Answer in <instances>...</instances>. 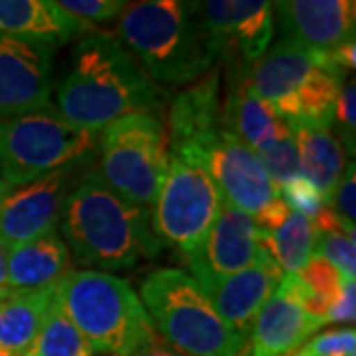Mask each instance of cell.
Masks as SVG:
<instances>
[{"instance_id":"obj_1","label":"cell","mask_w":356,"mask_h":356,"mask_svg":"<svg viewBox=\"0 0 356 356\" xmlns=\"http://www.w3.org/2000/svg\"><path fill=\"white\" fill-rule=\"evenodd\" d=\"M56 97L67 123L99 133L121 117L154 111L159 91L121 40L91 34L72 51Z\"/></svg>"},{"instance_id":"obj_2","label":"cell","mask_w":356,"mask_h":356,"mask_svg":"<svg viewBox=\"0 0 356 356\" xmlns=\"http://www.w3.org/2000/svg\"><path fill=\"white\" fill-rule=\"evenodd\" d=\"M60 222L70 255L93 271H123L161 250L149 210L111 191L99 172L67 192Z\"/></svg>"},{"instance_id":"obj_3","label":"cell","mask_w":356,"mask_h":356,"mask_svg":"<svg viewBox=\"0 0 356 356\" xmlns=\"http://www.w3.org/2000/svg\"><path fill=\"white\" fill-rule=\"evenodd\" d=\"M117 30L129 54L163 86H191L216 64L192 2H127Z\"/></svg>"},{"instance_id":"obj_4","label":"cell","mask_w":356,"mask_h":356,"mask_svg":"<svg viewBox=\"0 0 356 356\" xmlns=\"http://www.w3.org/2000/svg\"><path fill=\"white\" fill-rule=\"evenodd\" d=\"M56 299L95 353L133 356L159 343L139 293L111 273L72 269L56 283Z\"/></svg>"},{"instance_id":"obj_5","label":"cell","mask_w":356,"mask_h":356,"mask_svg":"<svg viewBox=\"0 0 356 356\" xmlns=\"http://www.w3.org/2000/svg\"><path fill=\"white\" fill-rule=\"evenodd\" d=\"M140 303L166 343L182 356H242L248 339L236 332L182 269L163 267L140 283Z\"/></svg>"},{"instance_id":"obj_6","label":"cell","mask_w":356,"mask_h":356,"mask_svg":"<svg viewBox=\"0 0 356 356\" xmlns=\"http://www.w3.org/2000/svg\"><path fill=\"white\" fill-rule=\"evenodd\" d=\"M245 86L285 123L332 125L344 74L329 54L277 42L245 72Z\"/></svg>"},{"instance_id":"obj_7","label":"cell","mask_w":356,"mask_h":356,"mask_svg":"<svg viewBox=\"0 0 356 356\" xmlns=\"http://www.w3.org/2000/svg\"><path fill=\"white\" fill-rule=\"evenodd\" d=\"M99 147V133L76 127L46 107L36 113L0 121V178L22 186L38 178L89 163Z\"/></svg>"},{"instance_id":"obj_8","label":"cell","mask_w":356,"mask_h":356,"mask_svg":"<svg viewBox=\"0 0 356 356\" xmlns=\"http://www.w3.org/2000/svg\"><path fill=\"white\" fill-rule=\"evenodd\" d=\"M103 182L140 208H151L168 172V137L163 119L140 111L117 119L99 137Z\"/></svg>"},{"instance_id":"obj_9","label":"cell","mask_w":356,"mask_h":356,"mask_svg":"<svg viewBox=\"0 0 356 356\" xmlns=\"http://www.w3.org/2000/svg\"><path fill=\"white\" fill-rule=\"evenodd\" d=\"M222 204L224 198L206 168L170 156L163 188L153 206L151 228L159 242L188 259L202 250Z\"/></svg>"},{"instance_id":"obj_10","label":"cell","mask_w":356,"mask_h":356,"mask_svg":"<svg viewBox=\"0 0 356 356\" xmlns=\"http://www.w3.org/2000/svg\"><path fill=\"white\" fill-rule=\"evenodd\" d=\"M198 165L216 182L224 202L254 218L261 229L280 228L291 214L259 156L224 127L204 149Z\"/></svg>"},{"instance_id":"obj_11","label":"cell","mask_w":356,"mask_h":356,"mask_svg":"<svg viewBox=\"0 0 356 356\" xmlns=\"http://www.w3.org/2000/svg\"><path fill=\"white\" fill-rule=\"evenodd\" d=\"M216 62L228 64L232 76L245 72L269 50L275 34L273 2L206 0L192 2Z\"/></svg>"},{"instance_id":"obj_12","label":"cell","mask_w":356,"mask_h":356,"mask_svg":"<svg viewBox=\"0 0 356 356\" xmlns=\"http://www.w3.org/2000/svg\"><path fill=\"white\" fill-rule=\"evenodd\" d=\"M56 46L0 36V121L50 107Z\"/></svg>"},{"instance_id":"obj_13","label":"cell","mask_w":356,"mask_h":356,"mask_svg":"<svg viewBox=\"0 0 356 356\" xmlns=\"http://www.w3.org/2000/svg\"><path fill=\"white\" fill-rule=\"evenodd\" d=\"M72 168L10 188L0 202V243L4 250L56 232L62 220Z\"/></svg>"},{"instance_id":"obj_14","label":"cell","mask_w":356,"mask_h":356,"mask_svg":"<svg viewBox=\"0 0 356 356\" xmlns=\"http://www.w3.org/2000/svg\"><path fill=\"white\" fill-rule=\"evenodd\" d=\"M273 13L283 44L331 54L355 40L353 0H281L273 4Z\"/></svg>"},{"instance_id":"obj_15","label":"cell","mask_w":356,"mask_h":356,"mask_svg":"<svg viewBox=\"0 0 356 356\" xmlns=\"http://www.w3.org/2000/svg\"><path fill=\"white\" fill-rule=\"evenodd\" d=\"M222 67H212L206 76L182 89L168 111V151L170 156L196 163L202 151L222 129Z\"/></svg>"},{"instance_id":"obj_16","label":"cell","mask_w":356,"mask_h":356,"mask_svg":"<svg viewBox=\"0 0 356 356\" xmlns=\"http://www.w3.org/2000/svg\"><path fill=\"white\" fill-rule=\"evenodd\" d=\"M323 325V318L307 313L293 275H285L255 315L242 356H291Z\"/></svg>"},{"instance_id":"obj_17","label":"cell","mask_w":356,"mask_h":356,"mask_svg":"<svg viewBox=\"0 0 356 356\" xmlns=\"http://www.w3.org/2000/svg\"><path fill=\"white\" fill-rule=\"evenodd\" d=\"M188 275L202 287L218 315L245 339L255 315L283 280V273L269 254L252 267L226 277L210 275L200 269H191Z\"/></svg>"},{"instance_id":"obj_18","label":"cell","mask_w":356,"mask_h":356,"mask_svg":"<svg viewBox=\"0 0 356 356\" xmlns=\"http://www.w3.org/2000/svg\"><path fill=\"white\" fill-rule=\"evenodd\" d=\"M266 254L264 229L254 218L224 202L202 250L184 259V264L188 269L226 277L252 267Z\"/></svg>"},{"instance_id":"obj_19","label":"cell","mask_w":356,"mask_h":356,"mask_svg":"<svg viewBox=\"0 0 356 356\" xmlns=\"http://www.w3.org/2000/svg\"><path fill=\"white\" fill-rule=\"evenodd\" d=\"M297 147L301 175L315 184L325 204L329 206L337 184L346 168V153L341 137L327 123L297 121L287 123Z\"/></svg>"},{"instance_id":"obj_20","label":"cell","mask_w":356,"mask_h":356,"mask_svg":"<svg viewBox=\"0 0 356 356\" xmlns=\"http://www.w3.org/2000/svg\"><path fill=\"white\" fill-rule=\"evenodd\" d=\"M222 127L254 153L273 140L291 135L289 125L245 86L243 76H232L228 97L222 103Z\"/></svg>"},{"instance_id":"obj_21","label":"cell","mask_w":356,"mask_h":356,"mask_svg":"<svg viewBox=\"0 0 356 356\" xmlns=\"http://www.w3.org/2000/svg\"><path fill=\"white\" fill-rule=\"evenodd\" d=\"M72 271V255L58 232L6 250L10 291H38L56 285Z\"/></svg>"},{"instance_id":"obj_22","label":"cell","mask_w":356,"mask_h":356,"mask_svg":"<svg viewBox=\"0 0 356 356\" xmlns=\"http://www.w3.org/2000/svg\"><path fill=\"white\" fill-rule=\"evenodd\" d=\"M88 26L50 0H0V36L40 40L51 46L83 34Z\"/></svg>"},{"instance_id":"obj_23","label":"cell","mask_w":356,"mask_h":356,"mask_svg":"<svg viewBox=\"0 0 356 356\" xmlns=\"http://www.w3.org/2000/svg\"><path fill=\"white\" fill-rule=\"evenodd\" d=\"M56 285L38 291H14L0 301V353L22 356L34 343L54 301Z\"/></svg>"},{"instance_id":"obj_24","label":"cell","mask_w":356,"mask_h":356,"mask_svg":"<svg viewBox=\"0 0 356 356\" xmlns=\"http://www.w3.org/2000/svg\"><path fill=\"white\" fill-rule=\"evenodd\" d=\"M264 245L283 277L297 275L315 255V232L305 216L291 212L280 228L264 229Z\"/></svg>"},{"instance_id":"obj_25","label":"cell","mask_w":356,"mask_h":356,"mask_svg":"<svg viewBox=\"0 0 356 356\" xmlns=\"http://www.w3.org/2000/svg\"><path fill=\"white\" fill-rule=\"evenodd\" d=\"M95 350L60 307L56 293L34 343L22 356H93Z\"/></svg>"},{"instance_id":"obj_26","label":"cell","mask_w":356,"mask_h":356,"mask_svg":"<svg viewBox=\"0 0 356 356\" xmlns=\"http://www.w3.org/2000/svg\"><path fill=\"white\" fill-rule=\"evenodd\" d=\"M293 280H295L297 295L307 309V313L325 321L329 309L343 289L344 280L341 277V273L327 259L313 255L311 261L297 275H293Z\"/></svg>"},{"instance_id":"obj_27","label":"cell","mask_w":356,"mask_h":356,"mask_svg":"<svg viewBox=\"0 0 356 356\" xmlns=\"http://www.w3.org/2000/svg\"><path fill=\"white\" fill-rule=\"evenodd\" d=\"M315 232V229H313ZM315 255L327 259L344 281H355L356 245L355 232L325 229L315 232Z\"/></svg>"},{"instance_id":"obj_28","label":"cell","mask_w":356,"mask_h":356,"mask_svg":"<svg viewBox=\"0 0 356 356\" xmlns=\"http://www.w3.org/2000/svg\"><path fill=\"white\" fill-rule=\"evenodd\" d=\"M255 154L259 156L261 165L266 166L267 175L273 180V184L277 186V191L283 188L287 182H291L293 178L303 177L297 147L293 143L291 135L285 137V139L269 143Z\"/></svg>"},{"instance_id":"obj_29","label":"cell","mask_w":356,"mask_h":356,"mask_svg":"<svg viewBox=\"0 0 356 356\" xmlns=\"http://www.w3.org/2000/svg\"><path fill=\"white\" fill-rule=\"evenodd\" d=\"M355 327H344V329H332L311 337L291 356H355Z\"/></svg>"},{"instance_id":"obj_30","label":"cell","mask_w":356,"mask_h":356,"mask_svg":"<svg viewBox=\"0 0 356 356\" xmlns=\"http://www.w3.org/2000/svg\"><path fill=\"white\" fill-rule=\"evenodd\" d=\"M281 198L289 206V210L295 214L305 216L309 222L318 216V212L327 206L321 192L315 188L313 182H309L305 177L293 178L283 188H280Z\"/></svg>"},{"instance_id":"obj_31","label":"cell","mask_w":356,"mask_h":356,"mask_svg":"<svg viewBox=\"0 0 356 356\" xmlns=\"http://www.w3.org/2000/svg\"><path fill=\"white\" fill-rule=\"evenodd\" d=\"M127 2L123 0H60L58 6L79 20L81 24H99L111 22L113 18L121 16Z\"/></svg>"},{"instance_id":"obj_32","label":"cell","mask_w":356,"mask_h":356,"mask_svg":"<svg viewBox=\"0 0 356 356\" xmlns=\"http://www.w3.org/2000/svg\"><path fill=\"white\" fill-rule=\"evenodd\" d=\"M356 198V178H355V165H346L344 168L343 177L337 184V191L332 194L331 206L334 202V216L339 218L343 222V226L346 229H355V218H356V208L355 200Z\"/></svg>"},{"instance_id":"obj_33","label":"cell","mask_w":356,"mask_h":356,"mask_svg":"<svg viewBox=\"0 0 356 356\" xmlns=\"http://www.w3.org/2000/svg\"><path fill=\"white\" fill-rule=\"evenodd\" d=\"M356 91L355 81L344 83L337 103H334V111H332V121H337L341 125L343 133V145L344 151L348 149L350 154H355V131H356V115H355V103H356Z\"/></svg>"},{"instance_id":"obj_34","label":"cell","mask_w":356,"mask_h":356,"mask_svg":"<svg viewBox=\"0 0 356 356\" xmlns=\"http://www.w3.org/2000/svg\"><path fill=\"white\" fill-rule=\"evenodd\" d=\"M356 315V287L355 281H343V289L339 293L337 301L327 313V323L334 325H353Z\"/></svg>"},{"instance_id":"obj_35","label":"cell","mask_w":356,"mask_h":356,"mask_svg":"<svg viewBox=\"0 0 356 356\" xmlns=\"http://www.w3.org/2000/svg\"><path fill=\"white\" fill-rule=\"evenodd\" d=\"M133 356H182L177 350H172V348H168L165 344L161 343H154L151 346H147V348H143L139 353H135Z\"/></svg>"},{"instance_id":"obj_36","label":"cell","mask_w":356,"mask_h":356,"mask_svg":"<svg viewBox=\"0 0 356 356\" xmlns=\"http://www.w3.org/2000/svg\"><path fill=\"white\" fill-rule=\"evenodd\" d=\"M0 291H10V287H8V273H6V250L2 248V243H0Z\"/></svg>"},{"instance_id":"obj_37","label":"cell","mask_w":356,"mask_h":356,"mask_svg":"<svg viewBox=\"0 0 356 356\" xmlns=\"http://www.w3.org/2000/svg\"><path fill=\"white\" fill-rule=\"evenodd\" d=\"M8 192H10V186H8V184H6V182L0 178V202L4 200V196H6Z\"/></svg>"},{"instance_id":"obj_38","label":"cell","mask_w":356,"mask_h":356,"mask_svg":"<svg viewBox=\"0 0 356 356\" xmlns=\"http://www.w3.org/2000/svg\"><path fill=\"white\" fill-rule=\"evenodd\" d=\"M10 295H13V293H8V291H0V301H2V299H6V297H10Z\"/></svg>"},{"instance_id":"obj_39","label":"cell","mask_w":356,"mask_h":356,"mask_svg":"<svg viewBox=\"0 0 356 356\" xmlns=\"http://www.w3.org/2000/svg\"><path fill=\"white\" fill-rule=\"evenodd\" d=\"M0 356H6V355H2V353H0Z\"/></svg>"}]
</instances>
